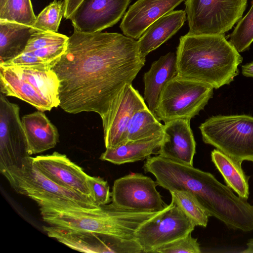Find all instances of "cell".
I'll list each match as a JSON object with an SVG mask.
<instances>
[{
  "mask_svg": "<svg viewBox=\"0 0 253 253\" xmlns=\"http://www.w3.org/2000/svg\"><path fill=\"white\" fill-rule=\"evenodd\" d=\"M145 61L134 39L74 29L64 53L51 68L59 81V106L73 114L95 112L102 119Z\"/></svg>",
  "mask_w": 253,
  "mask_h": 253,
  "instance_id": "cell-1",
  "label": "cell"
},
{
  "mask_svg": "<svg viewBox=\"0 0 253 253\" xmlns=\"http://www.w3.org/2000/svg\"><path fill=\"white\" fill-rule=\"evenodd\" d=\"M177 76L213 88L229 84L242 57L224 35L181 36L176 53Z\"/></svg>",
  "mask_w": 253,
  "mask_h": 253,
  "instance_id": "cell-2",
  "label": "cell"
},
{
  "mask_svg": "<svg viewBox=\"0 0 253 253\" xmlns=\"http://www.w3.org/2000/svg\"><path fill=\"white\" fill-rule=\"evenodd\" d=\"M40 211L49 225L127 239H134L139 227L160 212L127 210L112 203L94 209L42 206Z\"/></svg>",
  "mask_w": 253,
  "mask_h": 253,
  "instance_id": "cell-3",
  "label": "cell"
},
{
  "mask_svg": "<svg viewBox=\"0 0 253 253\" xmlns=\"http://www.w3.org/2000/svg\"><path fill=\"white\" fill-rule=\"evenodd\" d=\"M0 171L17 193L29 197L39 207L88 209L100 207L91 198L62 187L48 178L36 168L30 156L24 157L17 165Z\"/></svg>",
  "mask_w": 253,
  "mask_h": 253,
  "instance_id": "cell-4",
  "label": "cell"
},
{
  "mask_svg": "<svg viewBox=\"0 0 253 253\" xmlns=\"http://www.w3.org/2000/svg\"><path fill=\"white\" fill-rule=\"evenodd\" d=\"M59 81L52 70L0 65V92L42 112L59 105Z\"/></svg>",
  "mask_w": 253,
  "mask_h": 253,
  "instance_id": "cell-5",
  "label": "cell"
},
{
  "mask_svg": "<svg viewBox=\"0 0 253 253\" xmlns=\"http://www.w3.org/2000/svg\"><path fill=\"white\" fill-rule=\"evenodd\" d=\"M203 141L242 163H253V117L246 115H218L199 126Z\"/></svg>",
  "mask_w": 253,
  "mask_h": 253,
  "instance_id": "cell-6",
  "label": "cell"
},
{
  "mask_svg": "<svg viewBox=\"0 0 253 253\" xmlns=\"http://www.w3.org/2000/svg\"><path fill=\"white\" fill-rule=\"evenodd\" d=\"M213 88L176 75L163 88L154 114L164 123L179 118L191 120L212 96Z\"/></svg>",
  "mask_w": 253,
  "mask_h": 253,
  "instance_id": "cell-7",
  "label": "cell"
},
{
  "mask_svg": "<svg viewBox=\"0 0 253 253\" xmlns=\"http://www.w3.org/2000/svg\"><path fill=\"white\" fill-rule=\"evenodd\" d=\"M189 34L224 35L242 18L247 0H186Z\"/></svg>",
  "mask_w": 253,
  "mask_h": 253,
  "instance_id": "cell-8",
  "label": "cell"
},
{
  "mask_svg": "<svg viewBox=\"0 0 253 253\" xmlns=\"http://www.w3.org/2000/svg\"><path fill=\"white\" fill-rule=\"evenodd\" d=\"M195 226L171 199L169 205L139 227L134 238L143 253H152L157 248L192 232Z\"/></svg>",
  "mask_w": 253,
  "mask_h": 253,
  "instance_id": "cell-9",
  "label": "cell"
},
{
  "mask_svg": "<svg viewBox=\"0 0 253 253\" xmlns=\"http://www.w3.org/2000/svg\"><path fill=\"white\" fill-rule=\"evenodd\" d=\"M157 184L141 173L127 174L115 180L112 203L127 210L160 211L167 206L156 189Z\"/></svg>",
  "mask_w": 253,
  "mask_h": 253,
  "instance_id": "cell-10",
  "label": "cell"
},
{
  "mask_svg": "<svg viewBox=\"0 0 253 253\" xmlns=\"http://www.w3.org/2000/svg\"><path fill=\"white\" fill-rule=\"evenodd\" d=\"M49 237L68 247L88 253H140L142 250L135 239L49 225L43 226Z\"/></svg>",
  "mask_w": 253,
  "mask_h": 253,
  "instance_id": "cell-11",
  "label": "cell"
},
{
  "mask_svg": "<svg viewBox=\"0 0 253 253\" xmlns=\"http://www.w3.org/2000/svg\"><path fill=\"white\" fill-rule=\"evenodd\" d=\"M144 98L132 84H126L102 120L105 148H113L127 142L128 124L133 114L147 107Z\"/></svg>",
  "mask_w": 253,
  "mask_h": 253,
  "instance_id": "cell-12",
  "label": "cell"
},
{
  "mask_svg": "<svg viewBox=\"0 0 253 253\" xmlns=\"http://www.w3.org/2000/svg\"><path fill=\"white\" fill-rule=\"evenodd\" d=\"M20 108L0 95V170L17 165L28 156Z\"/></svg>",
  "mask_w": 253,
  "mask_h": 253,
  "instance_id": "cell-13",
  "label": "cell"
},
{
  "mask_svg": "<svg viewBox=\"0 0 253 253\" xmlns=\"http://www.w3.org/2000/svg\"><path fill=\"white\" fill-rule=\"evenodd\" d=\"M130 0H83L71 15L74 29L95 33L113 26L124 16Z\"/></svg>",
  "mask_w": 253,
  "mask_h": 253,
  "instance_id": "cell-14",
  "label": "cell"
},
{
  "mask_svg": "<svg viewBox=\"0 0 253 253\" xmlns=\"http://www.w3.org/2000/svg\"><path fill=\"white\" fill-rule=\"evenodd\" d=\"M32 159L36 168L56 184L91 198L87 183L89 175L65 155L54 152Z\"/></svg>",
  "mask_w": 253,
  "mask_h": 253,
  "instance_id": "cell-15",
  "label": "cell"
},
{
  "mask_svg": "<svg viewBox=\"0 0 253 253\" xmlns=\"http://www.w3.org/2000/svg\"><path fill=\"white\" fill-rule=\"evenodd\" d=\"M190 121L179 118L165 123L158 155L178 163L193 166L196 144Z\"/></svg>",
  "mask_w": 253,
  "mask_h": 253,
  "instance_id": "cell-16",
  "label": "cell"
},
{
  "mask_svg": "<svg viewBox=\"0 0 253 253\" xmlns=\"http://www.w3.org/2000/svg\"><path fill=\"white\" fill-rule=\"evenodd\" d=\"M184 0H138L125 14L120 28L124 35L139 39L146 29L172 11Z\"/></svg>",
  "mask_w": 253,
  "mask_h": 253,
  "instance_id": "cell-17",
  "label": "cell"
},
{
  "mask_svg": "<svg viewBox=\"0 0 253 253\" xmlns=\"http://www.w3.org/2000/svg\"><path fill=\"white\" fill-rule=\"evenodd\" d=\"M28 156L44 152L54 148L59 142L56 127L43 112L37 111L21 118Z\"/></svg>",
  "mask_w": 253,
  "mask_h": 253,
  "instance_id": "cell-18",
  "label": "cell"
},
{
  "mask_svg": "<svg viewBox=\"0 0 253 253\" xmlns=\"http://www.w3.org/2000/svg\"><path fill=\"white\" fill-rule=\"evenodd\" d=\"M177 75L176 54L172 52L154 61L150 69L144 73L143 98L154 114L163 88Z\"/></svg>",
  "mask_w": 253,
  "mask_h": 253,
  "instance_id": "cell-19",
  "label": "cell"
},
{
  "mask_svg": "<svg viewBox=\"0 0 253 253\" xmlns=\"http://www.w3.org/2000/svg\"><path fill=\"white\" fill-rule=\"evenodd\" d=\"M186 18L184 10L172 11L150 25L137 41L141 56L146 58L170 38L182 27Z\"/></svg>",
  "mask_w": 253,
  "mask_h": 253,
  "instance_id": "cell-20",
  "label": "cell"
},
{
  "mask_svg": "<svg viewBox=\"0 0 253 253\" xmlns=\"http://www.w3.org/2000/svg\"><path fill=\"white\" fill-rule=\"evenodd\" d=\"M164 134V133H163ZM163 134L126 143L113 148H106L100 159L116 165L144 160L152 154H158Z\"/></svg>",
  "mask_w": 253,
  "mask_h": 253,
  "instance_id": "cell-21",
  "label": "cell"
},
{
  "mask_svg": "<svg viewBox=\"0 0 253 253\" xmlns=\"http://www.w3.org/2000/svg\"><path fill=\"white\" fill-rule=\"evenodd\" d=\"M37 30L32 26L0 20V63L23 52L31 35Z\"/></svg>",
  "mask_w": 253,
  "mask_h": 253,
  "instance_id": "cell-22",
  "label": "cell"
},
{
  "mask_svg": "<svg viewBox=\"0 0 253 253\" xmlns=\"http://www.w3.org/2000/svg\"><path fill=\"white\" fill-rule=\"evenodd\" d=\"M211 157L212 162L224 177L228 186L240 197L248 199L249 177L244 172L242 163L217 149L211 152Z\"/></svg>",
  "mask_w": 253,
  "mask_h": 253,
  "instance_id": "cell-23",
  "label": "cell"
},
{
  "mask_svg": "<svg viewBox=\"0 0 253 253\" xmlns=\"http://www.w3.org/2000/svg\"><path fill=\"white\" fill-rule=\"evenodd\" d=\"M164 125L148 108L139 109L132 115L127 131V141L155 137L164 133Z\"/></svg>",
  "mask_w": 253,
  "mask_h": 253,
  "instance_id": "cell-24",
  "label": "cell"
},
{
  "mask_svg": "<svg viewBox=\"0 0 253 253\" xmlns=\"http://www.w3.org/2000/svg\"><path fill=\"white\" fill-rule=\"evenodd\" d=\"M169 192L171 199L195 226H207L210 216L193 194L186 190Z\"/></svg>",
  "mask_w": 253,
  "mask_h": 253,
  "instance_id": "cell-25",
  "label": "cell"
},
{
  "mask_svg": "<svg viewBox=\"0 0 253 253\" xmlns=\"http://www.w3.org/2000/svg\"><path fill=\"white\" fill-rule=\"evenodd\" d=\"M36 17L31 0L0 1V20L33 26Z\"/></svg>",
  "mask_w": 253,
  "mask_h": 253,
  "instance_id": "cell-26",
  "label": "cell"
},
{
  "mask_svg": "<svg viewBox=\"0 0 253 253\" xmlns=\"http://www.w3.org/2000/svg\"><path fill=\"white\" fill-rule=\"evenodd\" d=\"M229 42L239 52L248 50L253 42V0L250 9L229 35Z\"/></svg>",
  "mask_w": 253,
  "mask_h": 253,
  "instance_id": "cell-27",
  "label": "cell"
},
{
  "mask_svg": "<svg viewBox=\"0 0 253 253\" xmlns=\"http://www.w3.org/2000/svg\"><path fill=\"white\" fill-rule=\"evenodd\" d=\"M64 11V1L54 0L38 15L32 27L38 30L57 32Z\"/></svg>",
  "mask_w": 253,
  "mask_h": 253,
  "instance_id": "cell-28",
  "label": "cell"
},
{
  "mask_svg": "<svg viewBox=\"0 0 253 253\" xmlns=\"http://www.w3.org/2000/svg\"><path fill=\"white\" fill-rule=\"evenodd\" d=\"M69 37L57 32L37 30L31 36L24 51H51L67 43Z\"/></svg>",
  "mask_w": 253,
  "mask_h": 253,
  "instance_id": "cell-29",
  "label": "cell"
},
{
  "mask_svg": "<svg viewBox=\"0 0 253 253\" xmlns=\"http://www.w3.org/2000/svg\"><path fill=\"white\" fill-rule=\"evenodd\" d=\"M192 232L156 249L155 253H201L197 239L193 238Z\"/></svg>",
  "mask_w": 253,
  "mask_h": 253,
  "instance_id": "cell-30",
  "label": "cell"
},
{
  "mask_svg": "<svg viewBox=\"0 0 253 253\" xmlns=\"http://www.w3.org/2000/svg\"><path fill=\"white\" fill-rule=\"evenodd\" d=\"M87 183L91 198L96 205L100 207L111 201L112 193L107 181L99 177L88 175Z\"/></svg>",
  "mask_w": 253,
  "mask_h": 253,
  "instance_id": "cell-31",
  "label": "cell"
},
{
  "mask_svg": "<svg viewBox=\"0 0 253 253\" xmlns=\"http://www.w3.org/2000/svg\"><path fill=\"white\" fill-rule=\"evenodd\" d=\"M83 0H64V17L69 19L71 15Z\"/></svg>",
  "mask_w": 253,
  "mask_h": 253,
  "instance_id": "cell-32",
  "label": "cell"
},
{
  "mask_svg": "<svg viewBox=\"0 0 253 253\" xmlns=\"http://www.w3.org/2000/svg\"><path fill=\"white\" fill-rule=\"evenodd\" d=\"M242 74L248 77H253V62L242 66Z\"/></svg>",
  "mask_w": 253,
  "mask_h": 253,
  "instance_id": "cell-33",
  "label": "cell"
},
{
  "mask_svg": "<svg viewBox=\"0 0 253 253\" xmlns=\"http://www.w3.org/2000/svg\"><path fill=\"white\" fill-rule=\"evenodd\" d=\"M242 252L244 253H253V238L249 241L247 244V248Z\"/></svg>",
  "mask_w": 253,
  "mask_h": 253,
  "instance_id": "cell-34",
  "label": "cell"
},
{
  "mask_svg": "<svg viewBox=\"0 0 253 253\" xmlns=\"http://www.w3.org/2000/svg\"><path fill=\"white\" fill-rule=\"evenodd\" d=\"M2 0H0V1H1Z\"/></svg>",
  "mask_w": 253,
  "mask_h": 253,
  "instance_id": "cell-35",
  "label": "cell"
}]
</instances>
